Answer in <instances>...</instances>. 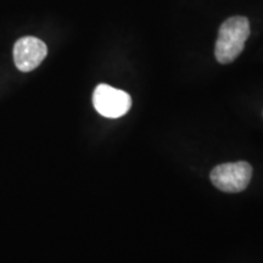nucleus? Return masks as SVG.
<instances>
[{"label":"nucleus","instance_id":"2","mask_svg":"<svg viewBox=\"0 0 263 263\" xmlns=\"http://www.w3.org/2000/svg\"><path fill=\"white\" fill-rule=\"evenodd\" d=\"M251 177L252 167L245 161L219 164L210 174L213 185L224 193L242 192L248 188Z\"/></svg>","mask_w":263,"mask_h":263},{"label":"nucleus","instance_id":"3","mask_svg":"<svg viewBox=\"0 0 263 263\" xmlns=\"http://www.w3.org/2000/svg\"><path fill=\"white\" fill-rule=\"evenodd\" d=\"M93 105L101 116L118 118L126 115L132 106L130 95L107 84H99L93 94Z\"/></svg>","mask_w":263,"mask_h":263},{"label":"nucleus","instance_id":"4","mask_svg":"<svg viewBox=\"0 0 263 263\" xmlns=\"http://www.w3.org/2000/svg\"><path fill=\"white\" fill-rule=\"evenodd\" d=\"M48 54L44 42L35 37H24L16 42L14 47V61L22 72H31L42 64Z\"/></svg>","mask_w":263,"mask_h":263},{"label":"nucleus","instance_id":"1","mask_svg":"<svg viewBox=\"0 0 263 263\" xmlns=\"http://www.w3.org/2000/svg\"><path fill=\"white\" fill-rule=\"evenodd\" d=\"M250 35V22L244 16L226 20L219 28L216 41L215 57L219 64L227 65L235 60L244 50Z\"/></svg>","mask_w":263,"mask_h":263}]
</instances>
